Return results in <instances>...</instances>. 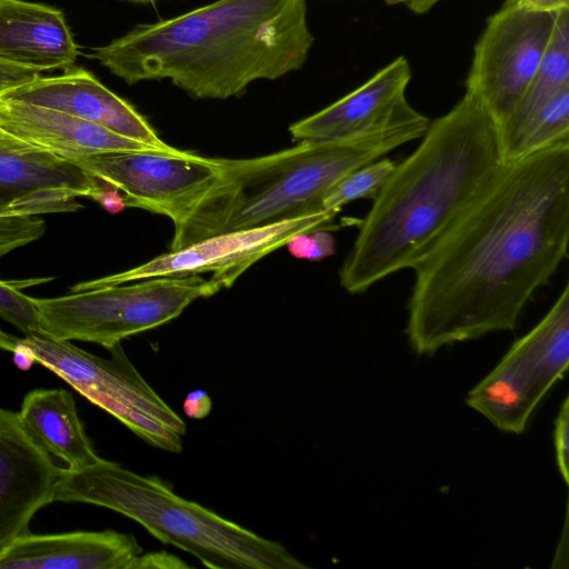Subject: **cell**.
<instances>
[{
    "label": "cell",
    "instance_id": "8",
    "mask_svg": "<svg viewBox=\"0 0 569 569\" xmlns=\"http://www.w3.org/2000/svg\"><path fill=\"white\" fill-rule=\"evenodd\" d=\"M569 365V286L545 317L516 340L466 397L469 408L497 429L520 435Z\"/></svg>",
    "mask_w": 569,
    "mask_h": 569
},
{
    "label": "cell",
    "instance_id": "2",
    "mask_svg": "<svg viewBox=\"0 0 569 569\" xmlns=\"http://www.w3.org/2000/svg\"><path fill=\"white\" fill-rule=\"evenodd\" d=\"M499 129L471 93L430 121L359 224L339 278L352 295L413 269L468 209L502 163Z\"/></svg>",
    "mask_w": 569,
    "mask_h": 569
},
{
    "label": "cell",
    "instance_id": "1",
    "mask_svg": "<svg viewBox=\"0 0 569 569\" xmlns=\"http://www.w3.org/2000/svg\"><path fill=\"white\" fill-rule=\"evenodd\" d=\"M569 141L502 162L416 264L406 333L418 355L510 331L568 256Z\"/></svg>",
    "mask_w": 569,
    "mask_h": 569
},
{
    "label": "cell",
    "instance_id": "32",
    "mask_svg": "<svg viewBox=\"0 0 569 569\" xmlns=\"http://www.w3.org/2000/svg\"><path fill=\"white\" fill-rule=\"evenodd\" d=\"M19 342V338L6 333L0 329V349L13 352Z\"/></svg>",
    "mask_w": 569,
    "mask_h": 569
},
{
    "label": "cell",
    "instance_id": "30",
    "mask_svg": "<svg viewBox=\"0 0 569 569\" xmlns=\"http://www.w3.org/2000/svg\"><path fill=\"white\" fill-rule=\"evenodd\" d=\"M516 4L527 11L558 13L569 10V0H515Z\"/></svg>",
    "mask_w": 569,
    "mask_h": 569
},
{
    "label": "cell",
    "instance_id": "19",
    "mask_svg": "<svg viewBox=\"0 0 569 569\" xmlns=\"http://www.w3.org/2000/svg\"><path fill=\"white\" fill-rule=\"evenodd\" d=\"M18 418L27 433L67 468H87L101 458L96 453L78 416L72 395L63 389H34L21 403Z\"/></svg>",
    "mask_w": 569,
    "mask_h": 569
},
{
    "label": "cell",
    "instance_id": "34",
    "mask_svg": "<svg viewBox=\"0 0 569 569\" xmlns=\"http://www.w3.org/2000/svg\"><path fill=\"white\" fill-rule=\"evenodd\" d=\"M419 0H386V2L389 4V6H396V4H403L406 6L409 10H411V8L418 2Z\"/></svg>",
    "mask_w": 569,
    "mask_h": 569
},
{
    "label": "cell",
    "instance_id": "28",
    "mask_svg": "<svg viewBox=\"0 0 569 569\" xmlns=\"http://www.w3.org/2000/svg\"><path fill=\"white\" fill-rule=\"evenodd\" d=\"M184 412L192 419L204 418L211 409V400L203 390L190 392L183 402Z\"/></svg>",
    "mask_w": 569,
    "mask_h": 569
},
{
    "label": "cell",
    "instance_id": "22",
    "mask_svg": "<svg viewBox=\"0 0 569 569\" xmlns=\"http://www.w3.org/2000/svg\"><path fill=\"white\" fill-rule=\"evenodd\" d=\"M396 163L389 158H380L351 171L326 193L322 210L339 212L343 206L358 199L373 200Z\"/></svg>",
    "mask_w": 569,
    "mask_h": 569
},
{
    "label": "cell",
    "instance_id": "31",
    "mask_svg": "<svg viewBox=\"0 0 569 569\" xmlns=\"http://www.w3.org/2000/svg\"><path fill=\"white\" fill-rule=\"evenodd\" d=\"M94 201H97L103 209L112 213L119 212L126 207L120 192L107 183H104L103 189Z\"/></svg>",
    "mask_w": 569,
    "mask_h": 569
},
{
    "label": "cell",
    "instance_id": "23",
    "mask_svg": "<svg viewBox=\"0 0 569 569\" xmlns=\"http://www.w3.org/2000/svg\"><path fill=\"white\" fill-rule=\"evenodd\" d=\"M0 317L24 335L41 330L34 298L23 295L18 287L2 280H0Z\"/></svg>",
    "mask_w": 569,
    "mask_h": 569
},
{
    "label": "cell",
    "instance_id": "7",
    "mask_svg": "<svg viewBox=\"0 0 569 569\" xmlns=\"http://www.w3.org/2000/svg\"><path fill=\"white\" fill-rule=\"evenodd\" d=\"M20 342L30 350L34 362L143 441L168 452L182 451L186 422L136 369L121 343L108 350L109 358H101L41 330L26 335Z\"/></svg>",
    "mask_w": 569,
    "mask_h": 569
},
{
    "label": "cell",
    "instance_id": "10",
    "mask_svg": "<svg viewBox=\"0 0 569 569\" xmlns=\"http://www.w3.org/2000/svg\"><path fill=\"white\" fill-rule=\"evenodd\" d=\"M117 189L126 207L182 222L222 173L220 158L176 149L111 151L73 162Z\"/></svg>",
    "mask_w": 569,
    "mask_h": 569
},
{
    "label": "cell",
    "instance_id": "16",
    "mask_svg": "<svg viewBox=\"0 0 569 569\" xmlns=\"http://www.w3.org/2000/svg\"><path fill=\"white\" fill-rule=\"evenodd\" d=\"M142 553L133 535L111 529L29 531L0 551V569H139Z\"/></svg>",
    "mask_w": 569,
    "mask_h": 569
},
{
    "label": "cell",
    "instance_id": "20",
    "mask_svg": "<svg viewBox=\"0 0 569 569\" xmlns=\"http://www.w3.org/2000/svg\"><path fill=\"white\" fill-rule=\"evenodd\" d=\"M569 87V10L556 14L550 43L519 104L499 129L503 162L512 161L532 120L563 88Z\"/></svg>",
    "mask_w": 569,
    "mask_h": 569
},
{
    "label": "cell",
    "instance_id": "13",
    "mask_svg": "<svg viewBox=\"0 0 569 569\" xmlns=\"http://www.w3.org/2000/svg\"><path fill=\"white\" fill-rule=\"evenodd\" d=\"M410 63L399 56L360 87L289 127L295 141L347 139L415 122L426 116L407 100Z\"/></svg>",
    "mask_w": 569,
    "mask_h": 569
},
{
    "label": "cell",
    "instance_id": "29",
    "mask_svg": "<svg viewBox=\"0 0 569 569\" xmlns=\"http://www.w3.org/2000/svg\"><path fill=\"white\" fill-rule=\"evenodd\" d=\"M183 568L189 567L178 557L166 552L142 553L139 560V569L141 568Z\"/></svg>",
    "mask_w": 569,
    "mask_h": 569
},
{
    "label": "cell",
    "instance_id": "4",
    "mask_svg": "<svg viewBox=\"0 0 569 569\" xmlns=\"http://www.w3.org/2000/svg\"><path fill=\"white\" fill-rule=\"evenodd\" d=\"M430 120L336 140H303L270 154L222 159V173L173 227L170 251L200 239L321 211L326 193L351 171L420 139Z\"/></svg>",
    "mask_w": 569,
    "mask_h": 569
},
{
    "label": "cell",
    "instance_id": "15",
    "mask_svg": "<svg viewBox=\"0 0 569 569\" xmlns=\"http://www.w3.org/2000/svg\"><path fill=\"white\" fill-rule=\"evenodd\" d=\"M0 97L64 112L161 150L176 149L160 139L133 106L82 68H69L57 77H38Z\"/></svg>",
    "mask_w": 569,
    "mask_h": 569
},
{
    "label": "cell",
    "instance_id": "11",
    "mask_svg": "<svg viewBox=\"0 0 569 569\" xmlns=\"http://www.w3.org/2000/svg\"><path fill=\"white\" fill-rule=\"evenodd\" d=\"M338 212L321 210L268 226L223 232L160 254L132 269L86 281L72 291L113 286L154 277L192 276L211 272L221 288H229L253 263L295 234L320 228L333 229Z\"/></svg>",
    "mask_w": 569,
    "mask_h": 569
},
{
    "label": "cell",
    "instance_id": "5",
    "mask_svg": "<svg viewBox=\"0 0 569 569\" xmlns=\"http://www.w3.org/2000/svg\"><path fill=\"white\" fill-rule=\"evenodd\" d=\"M56 501L90 503L119 512L208 568H308L281 543L178 496L158 477L136 473L102 458L83 469L62 468Z\"/></svg>",
    "mask_w": 569,
    "mask_h": 569
},
{
    "label": "cell",
    "instance_id": "24",
    "mask_svg": "<svg viewBox=\"0 0 569 569\" xmlns=\"http://www.w3.org/2000/svg\"><path fill=\"white\" fill-rule=\"evenodd\" d=\"M46 232V222L38 214L0 213V257L38 240Z\"/></svg>",
    "mask_w": 569,
    "mask_h": 569
},
{
    "label": "cell",
    "instance_id": "9",
    "mask_svg": "<svg viewBox=\"0 0 569 569\" xmlns=\"http://www.w3.org/2000/svg\"><path fill=\"white\" fill-rule=\"evenodd\" d=\"M557 13L532 12L506 0L488 18L473 49L466 92L502 127L522 99L550 43Z\"/></svg>",
    "mask_w": 569,
    "mask_h": 569
},
{
    "label": "cell",
    "instance_id": "27",
    "mask_svg": "<svg viewBox=\"0 0 569 569\" xmlns=\"http://www.w3.org/2000/svg\"><path fill=\"white\" fill-rule=\"evenodd\" d=\"M40 77V72L0 60V94Z\"/></svg>",
    "mask_w": 569,
    "mask_h": 569
},
{
    "label": "cell",
    "instance_id": "35",
    "mask_svg": "<svg viewBox=\"0 0 569 569\" xmlns=\"http://www.w3.org/2000/svg\"><path fill=\"white\" fill-rule=\"evenodd\" d=\"M130 1L140 2V3H153L157 0H130Z\"/></svg>",
    "mask_w": 569,
    "mask_h": 569
},
{
    "label": "cell",
    "instance_id": "6",
    "mask_svg": "<svg viewBox=\"0 0 569 569\" xmlns=\"http://www.w3.org/2000/svg\"><path fill=\"white\" fill-rule=\"evenodd\" d=\"M222 289L200 274L154 277L57 298H34L41 331L107 350L130 336L176 319L194 300Z\"/></svg>",
    "mask_w": 569,
    "mask_h": 569
},
{
    "label": "cell",
    "instance_id": "25",
    "mask_svg": "<svg viewBox=\"0 0 569 569\" xmlns=\"http://www.w3.org/2000/svg\"><path fill=\"white\" fill-rule=\"evenodd\" d=\"M284 247L298 259L321 261L336 252V240L330 229L320 228L292 236Z\"/></svg>",
    "mask_w": 569,
    "mask_h": 569
},
{
    "label": "cell",
    "instance_id": "12",
    "mask_svg": "<svg viewBox=\"0 0 569 569\" xmlns=\"http://www.w3.org/2000/svg\"><path fill=\"white\" fill-rule=\"evenodd\" d=\"M103 187L81 167L0 130V213L76 211L78 197L96 200Z\"/></svg>",
    "mask_w": 569,
    "mask_h": 569
},
{
    "label": "cell",
    "instance_id": "21",
    "mask_svg": "<svg viewBox=\"0 0 569 569\" xmlns=\"http://www.w3.org/2000/svg\"><path fill=\"white\" fill-rule=\"evenodd\" d=\"M565 141H569V87L561 89L532 120L513 160Z\"/></svg>",
    "mask_w": 569,
    "mask_h": 569
},
{
    "label": "cell",
    "instance_id": "33",
    "mask_svg": "<svg viewBox=\"0 0 569 569\" xmlns=\"http://www.w3.org/2000/svg\"><path fill=\"white\" fill-rule=\"evenodd\" d=\"M440 0H419L412 8L411 11L415 13H426Z\"/></svg>",
    "mask_w": 569,
    "mask_h": 569
},
{
    "label": "cell",
    "instance_id": "3",
    "mask_svg": "<svg viewBox=\"0 0 569 569\" xmlns=\"http://www.w3.org/2000/svg\"><path fill=\"white\" fill-rule=\"evenodd\" d=\"M313 41L307 0H216L139 24L91 58L129 84L169 79L194 99H228L299 70Z\"/></svg>",
    "mask_w": 569,
    "mask_h": 569
},
{
    "label": "cell",
    "instance_id": "18",
    "mask_svg": "<svg viewBox=\"0 0 569 569\" xmlns=\"http://www.w3.org/2000/svg\"><path fill=\"white\" fill-rule=\"evenodd\" d=\"M79 51L62 11L0 0V60L41 72L69 69Z\"/></svg>",
    "mask_w": 569,
    "mask_h": 569
},
{
    "label": "cell",
    "instance_id": "17",
    "mask_svg": "<svg viewBox=\"0 0 569 569\" xmlns=\"http://www.w3.org/2000/svg\"><path fill=\"white\" fill-rule=\"evenodd\" d=\"M0 130L26 144L72 163L101 152L166 151L68 113L2 97H0Z\"/></svg>",
    "mask_w": 569,
    "mask_h": 569
},
{
    "label": "cell",
    "instance_id": "14",
    "mask_svg": "<svg viewBox=\"0 0 569 569\" xmlns=\"http://www.w3.org/2000/svg\"><path fill=\"white\" fill-rule=\"evenodd\" d=\"M62 468L0 406V551L29 532L33 516L53 502Z\"/></svg>",
    "mask_w": 569,
    "mask_h": 569
},
{
    "label": "cell",
    "instance_id": "26",
    "mask_svg": "<svg viewBox=\"0 0 569 569\" xmlns=\"http://www.w3.org/2000/svg\"><path fill=\"white\" fill-rule=\"evenodd\" d=\"M569 400L566 398L555 420L553 442L556 461L562 480L569 482L568 445H569Z\"/></svg>",
    "mask_w": 569,
    "mask_h": 569
}]
</instances>
